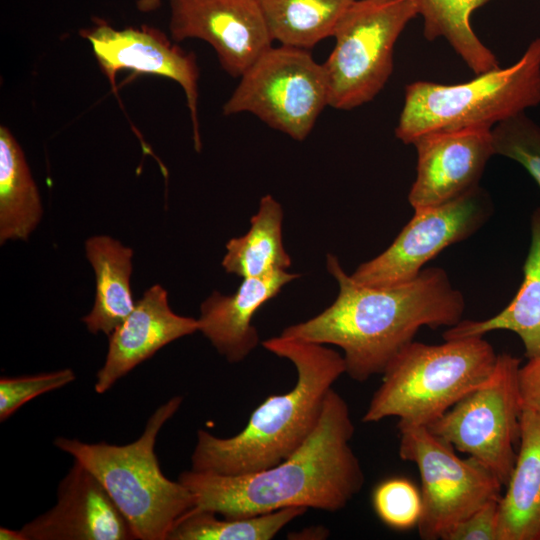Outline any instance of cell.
<instances>
[{"instance_id": "cell-29", "label": "cell", "mask_w": 540, "mask_h": 540, "mask_svg": "<svg viewBox=\"0 0 540 540\" xmlns=\"http://www.w3.org/2000/svg\"><path fill=\"white\" fill-rule=\"evenodd\" d=\"M498 502L491 500L456 524L443 540H497Z\"/></svg>"}, {"instance_id": "cell-26", "label": "cell", "mask_w": 540, "mask_h": 540, "mask_svg": "<svg viewBox=\"0 0 540 540\" xmlns=\"http://www.w3.org/2000/svg\"><path fill=\"white\" fill-rule=\"evenodd\" d=\"M372 505L389 528L400 531L417 528L422 511L421 492L409 479L388 478L373 490Z\"/></svg>"}, {"instance_id": "cell-10", "label": "cell", "mask_w": 540, "mask_h": 540, "mask_svg": "<svg viewBox=\"0 0 540 540\" xmlns=\"http://www.w3.org/2000/svg\"><path fill=\"white\" fill-rule=\"evenodd\" d=\"M521 359L498 354L488 379L464 396L428 429L490 469L506 486L521 434L518 374Z\"/></svg>"}, {"instance_id": "cell-30", "label": "cell", "mask_w": 540, "mask_h": 540, "mask_svg": "<svg viewBox=\"0 0 540 540\" xmlns=\"http://www.w3.org/2000/svg\"><path fill=\"white\" fill-rule=\"evenodd\" d=\"M518 382L522 408L540 416V356L521 364Z\"/></svg>"}, {"instance_id": "cell-4", "label": "cell", "mask_w": 540, "mask_h": 540, "mask_svg": "<svg viewBox=\"0 0 540 540\" xmlns=\"http://www.w3.org/2000/svg\"><path fill=\"white\" fill-rule=\"evenodd\" d=\"M181 396L159 406L142 435L126 445L85 443L58 437L54 445L84 465L101 482L138 539L167 540L174 525L195 508L191 491L162 473L154 452L163 425L177 412Z\"/></svg>"}, {"instance_id": "cell-8", "label": "cell", "mask_w": 540, "mask_h": 540, "mask_svg": "<svg viewBox=\"0 0 540 540\" xmlns=\"http://www.w3.org/2000/svg\"><path fill=\"white\" fill-rule=\"evenodd\" d=\"M399 456L414 463L421 479L422 511L417 525L423 540H443L460 521L491 500L504 485L485 465L455 448L427 426L398 423Z\"/></svg>"}, {"instance_id": "cell-14", "label": "cell", "mask_w": 540, "mask_h": 540, "mask_svg": "<svg viewBox=\"0 0 540 540\" xmlns=\"http://www.w3.org/2000/svg\"><path fill=\"white\" fill-rule=\"evenodd\" d=\"M413 145L416 178L408 194L413 209L440 205L479 187L485 166L495 155L489 127L436 131Z\"/></svg>"}, {"instance_id": "cell-27", "label": "cell", "mask_w": 540, "mask_h": 540, "mask_svg": "<svg viewBox=\"0 0 540 540\" xmlns=\"http://www.w3.org/2000/svg\"><path fill=\"white\" fill-rule=\"evenodd\" d=\"M492 135L495 154L521 164L540 187V127L521 113L495 125Z\"/></svg>"}, {"instance_id": "cell-24", "label": "cell", "mask_w": 540, "mask_h": 540, "mask_svg": "<svg viewBox=\"0 0 540 540\" xmlns=\"http://www.w3.org/2000/svg\"><path fill=\"white\" fill-rule=\"evenodd\" d=\"M489 1L415 0L418 15L423 18L425 38L447 40L475 74L500 67L495 54L481 42L471 25L473 12Z\"/></svg>"}, {"instance_id": "cell-16", "label": "cell", "mask_w": 540, "mask_h": 540, "mask_svg": "<svg viewBox=\"0 0 540 540\" xmlns=\"http://www.w3.org/2000/svg\"><path fill=\"white\" fill-rule=\"evenodd\" d=\"M198 331V320L176 314L159 284L147 289L133 311L109 337L108 352L97 372L95 391L102 394L120 378L167 344Z\"/></svg>"}, {"instance_id": "cell-19", "label": "cell", "mask_w": 540, "mask_h": 540, "mask_svg": "<svg viewBox=\"0 0 540 540\" xmlns=\"http://www.w3.org/2000/svg\"><path fill=\"white\" fill-rule=\"evenodd\" d=\"M523 281L510 303L484 320L462 319L443 332V339L479 336L495 330L514 332L527 359L540 356V207L531 216V242L523 266Z\"/></svg>"}, {"instance_id": "cell-21", "label": "cell", "mask_w": 540, "mask_h": 540, "mask_svg": "<svg viewBox=\"0 0 540 540\" xmlns=\"http://www.w3.org/2000/svg\"><path fill=\"white\" fill-rule=\"evenodd\" d=\"M43 216L38 188L11 131L0 127V243L27 240Z\"/></svg>"}, {"instance_id": "cell-22", "label": "cell", "mask_w": 540, "mask_h": 540, "mask_svg": "<svg viewBox=\"0 0 540 540\" xmlns=\"http://www.w3.org/2000/svg\"><path fill=\"white\" fill-rule=\"evenodd\" d=\"M283 216L281 204L270 194L263 196L248 232L227 242L224 270L243 279L287 270L291 258L283 244Z\"/></svg>"}, {"instance_id": "cell-9", "label": "cell", "mask_w": 540, "mask_h": 540, "mask_svg": "<svg viewBox=\"0 0 540 540\" xmlns=\"http://www.w3.org/2000/svg\"><path fill=\"white\" fill-rule=\"evenodd\" d=\"M328 105L323 64L306 49L280 45L266 50L240 77L223 115L248 112L273 129L303 141Z\"/></svg>"}, {"instance_id": "cell-17", "label": "cell", "mask_w": 540, "mask_h": 540, "mask_svg": "<svg viewBox=\"0 0 540 540\" xmlns=\"http://www.w3.org/2000/svg\"><path fill=\"white\" fill-rule=\"evenodd\" d=\"M299 276L278 270L244 278L230 295L214 291L200 306L198 331L228 362L243 361L259 343L257 329L252 324L255 313Z\"/></svg>"}, {"instance_id": "cell-11", "label": "cell", "mask_w": 540, "mask_h": 540, "mask_svg": "<svg viewBox=\"0 0 540 540\" xmlns=\"http://www.w3.org/2000/svg\"><path fill=\"white\" fill-rule=\"evenodd\" d=\"M492 213V202L480 187L449 202L414 209L412 219L389 247L350 276L359 284L376 287L411 281L443 249L476 233Z\"/></svg>"}, {"instance_id": "cell-31", "label": "cell", "mask_w": 540, "mask_h": 540, "mask_svg": "<svg viewBox=\"0 0 540 540\" xmlns=\"http://www.w3.org/2000/svg\"><path fill=\"white\" fill-rule=\"evenodd\" d=\"M162 0H136L137 9L143 13H149L158 9Z\"/></svg>"}, {"instance_id": "cell-25", "label": "cell", "mask_w": 540, "mask_h": 540, "mask_svg": "<svg viewBox=\"0 0 540 540\" xmlns=\"http://www.w3.org/2000/svg\"><path fill=\"white\" fill-rule=\"evenodd\" d=\"M306 511L289 507L248 517L218 518L213 512L193 509L178 520L167 540H271Z\"/></svg>"}, {"instance_id": "cell-23", "label": "cell", "mask_w": 540, "mask_h": 540, "mask_svg": "<svg viewBox=\"0 0 540 540\" xmlns=\"http://www.w3.org/2000/svg\"><path fill=\"white\" fill-rule=\"evenodd\" d=\"M273 41L309 49L333 36L355 0H256Z\"/></svg>"}, {"instance_id": "cell-12", "label": "cell", "mask_w": 540, "mask_h": 540, "mask_svg": "<svg viewBox=\"0 0 540 540\" xmlns=\"http://www.w3.org/2000/svg\"><path fill=\"white\" fill-rule=\"evenodd\" d=\"M169 7L172 39L207 42L232 77H241L272 46L256 0H169Z\"/></svg>"}, {"instance_id": "cell-28", "label": "cell", "mask_w": 540, "mask_h": 540, "mask_svg": "<svg viewBox=\"0 0 540 540\" xmlns=\"http://www.w3.org/2000/svg\"><path fill=\"white\" fill-rule=\"evenodd\" d=\"M72 369L0 378V421L3 422L31 399L59 389L75 380Z\"/></svg>"}, {"instance_id": "cell-15", "label": "cell", "mask_w": 540, "mask_h": 540, "mask_svg": "<svg viewBox=\"0 0 540 540\" xmlns=\"http://www.w3.org/2000/svg\"><path fill=\"white\" fill-rule=\"evenodd\" d=\"M21 531L27 540L138 539L101 482L76 460L59 483L56 504Z\"/></svg>"}, {"instance_id": "cell-32", "label": "cell", "mask_w": 540, "mask_h": 540, "mask_svg": "<svg viewBox=\"0 0 540 540\" xmlns=\"http://www.w3.org/2000/svg\"><path fill=\"white\" fill-rule=\"evenodd\" d=\"M1 540H27L23 532L20 530H12L6 527L0 528Z\"/></svg>"}, {"instance_id": "cell-1", "label": "cell", "mask_w": 540, "mask_h": 540, "mask_svg": "<svg viewBox=\"0 0 540 540\" xmlns=\"http://www.w3.org/2000/svg\"><path fill=\"white\" fill-rule=\"evenodd\" d=\"M326 268L339 286L335 301L281 335L338 346L345 373L355 381L382 374L420 328H449L463 319L464 295L442 268L423 269L411 281L388 287L355 282L330 253Z\"/></svg>"}, {"instance_id": "cell-5", "label": "cell", "mask_w": 540, "mask_h": 540, "mask_svg": "<svg viewBox=\"0 0 540 540\" xmlns=\"http://www.w3.org/2000/svg\"><path fill=\"white\" fill-rule=\"evenodd\" d=\"M497 356L479 336L436 345L413 340L381 374L362 421L397 417L398 423L428 426L488 379Z\"/></svg>"}, {"instance_id": "cell-18", "label": "cell", "mask_w": 540, "mask_h": 540, "mask_svg": "<svg viewBox=\"0 0 540 540\" xmlns=\"http://www.w3.org/2000/svg\"><path fill=\"white\" fill-rule=\"evenodd\" d=\"M497 540H540V416L525 409L516 461L498 502Z\"/></svg>"}, {"instance_id": "cell-6", "label": "cell", "mask_w": 540, "mask_h": 540, "mask_svg": "<svg viewBox=\"0 0 540 540\" xmlns=\"http://www.w3.org/2000/svg\"><path fill=\"white\" fill-rule=\"evenodd\" d=\"M540 103V37L511 66L445 85L416 81L406 86L396 137L413 144L443 130L497 125Z\"/></svg>"}, {"instance_id": "cell-20", "label": "cell", "mask_w": 540, "mask_h": 540, "mask_svg": "<svg viewBox=\"0 0 540 540\" xmlns=\"http://www.w3.org/2000/svg\"><path fill=\"white\" fill-rule=\"evenodd\" d=\"M84 249L95 273L96 293L93 307L82 321L89 332L110 336L136 304L130 286L133 250L108 235L88 238Z\"/></svg>"}, {"instance_id": "cell-7", "label": "cell", "mask_w": 540, "mask_h": 540, "mask_svg": "<svg viewBox=\"0 0 540 540\" xmlns=\"http://www.w3.org/2000/svg\"><path fill=\"white\" fill-rule=\"evenodd\" d=\"M417 15L415 0H355L346 9L323 64L329 106L351 110L376 97L392 74L395 43Z\"/></svg>"}, {"instance_id": "cell-2", "label": "cell", "mask_w": 540, "mask_h": 540, "mask_svg": "<svg viewBox=\"0 0 540 540\" xmlns=\"http://www.w3.org/2000/svg\"><path fill=\"white\" fill-rule=\"evenodd\" d=\"M350 409L333 388L310 437L285 460L267 469L220 475L193 469L178 480L195 499V510L226 518L248 517L283 508L343 509L363 487L361 463L350 446Z\"/></svg>"}, {"instance_id": "cell-13", "label": "cell", "mask_w": 540, "mask_h": 540, "mask_svg": "<svg viewBox=\"0 0 540 540\" xmlns=\"http://www.w3.org/2000/svg\"><path fill=\"white\" fill-rule=\"evenodd\" d=\"M81 34L90 42L101 70L112 85L120 70L154 74L176 81L184 91L194 146L200 151L199 68L194 53L172 44L162 31L147 25L115 29L101 22Z\"/></svg>"}, {"instance_id": "cell-3", "label": "cell", "mask_w": 540, "mask_h": 540, "mask_svg": "<svg viewBox=\"0 0 540 540\" xmlns=\"http://www.w3.org/2000/svg\"><path fill=\"white\" fill-rule=\"evenodd\" d=\"M262 346L294 365V387L267 397L234 436L223 438L198 430L191 456L193 470L243 475L267 469L294 453L318 425L329 391L345 373L343 356L323 344L281 334L263 341Z\"/></svg>"}]
</instances>
